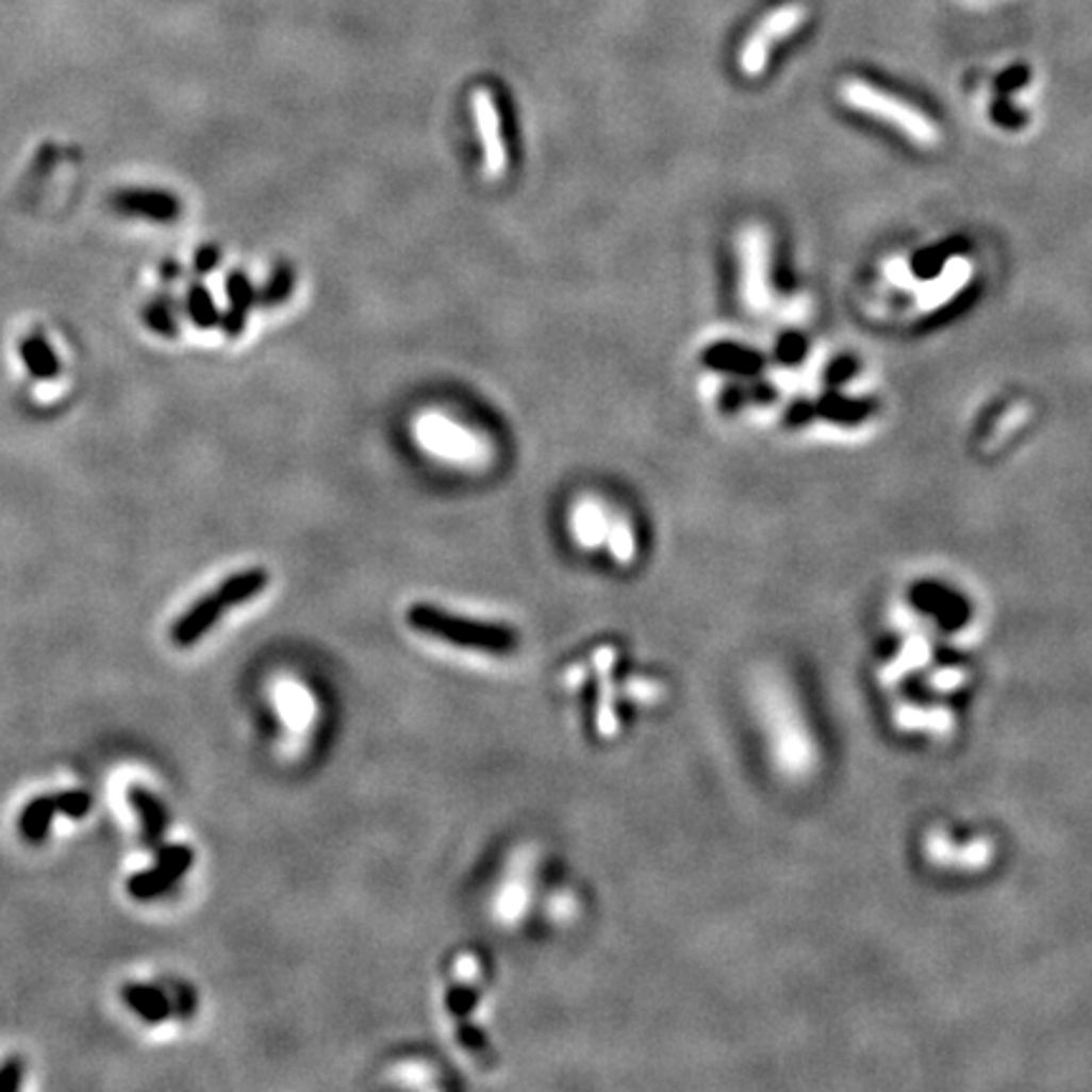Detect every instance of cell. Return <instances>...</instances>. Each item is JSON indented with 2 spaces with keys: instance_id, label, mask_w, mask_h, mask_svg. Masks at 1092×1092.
I'll return each mask as SVG.
<instances>
[{
  "instance_id": "obj_19",
  "label": "cell",
  "mask_w": 1092,
  "mask_h": 1092,
  "mask_svg": "<svg viewBox=\"0 0 1092 1092\" xmlns=\"http://www.w3.org/2000/svg\"><path fill=\"white\" fill-rule=\"evenodd\" d=\"M20 1082H23V1062L9 1060L0 1068V1092L18 1090Z\"/></svg>"
},
{
  "instance_id": "obj_14",
  "label": "cell",
  "mask_w": 1092,
  "mask_h": 1092,
  "mask_svg": "<svg viewBox=\"0 0 1092 1092\" xmlns=\"http://www.w3.org/2000/svg\"><path fill=\"white\" fill-rule=\"evenodd\" d=\"M268 584V572L266 569H246L238 572V575L228 577L226 582L218 586V595L226 599L228 607L248 602L255 595H261Z\"/></svg>"
},
{
  "instance_id": "obj_9",
  "label": "cell",
  "mask_w": 1092,
  "mask_h": 1092,
  "mask_svg": "<svg viewBox=\"0 0 1092 1092\" xmlns=\"http://www.w3.org/2000/svg\"><path fill=\"white\" fill-rule=\"evenodd\" d=\"M476 117L478 127H481L483 134V150H485V162H489V170L498 175L506 167V145L501 137V125H498L496 106L491 92H476Z\"/></svg>"
},
{
  "instance_id": "obj_5",
  "label": "cell",
  "mask_w": 1092,
  "mask_h": 1092,
  "mask_svg": "<svg viewBox=\"0 0 1092 1092\" xmlns=\"http://www.w3.org/2000/svg\"><path fill=\"white\" fill-rule=\"evenodd\" d=\"M741 261H744V301L751 312H764L772 303L768 288V248L761 228H748L741 235Z\"/></svg>"
},
{
  "instance_id": "obj_17",
  "label": "cell",
  "mask_w": 1092,
  "mask_h": 1092,
  "mask_svg": "<svg viewBox=\"0 0 1092 1092\" xmlns=\"http://www.w3.org/2000/svg\"><path fill=\"white\" fill-rule=\"evenodd\" d=\"M53 799H56V812L71 820L86 817L92 809V794L84 792V789H69V792L53 794Z\"/></svg>"
},
{
  "instance_id": "obj_8",
  "label": "cell",
  "mask_w": 1092,
  "mask_h": 1092,
  "mask_svg": "<svg viewBox=\"0 0 1092 1092\" xmlns=\"http://www.w3.org/2000/svg\"><path fill=\"white\" fill-rule=\"evenodd\" d=\"M417 433H420L423 443H428L430 450L435 453L450 456V458H476L478 445L474 437L463 430H458L456 425L441 420V417H428V420H420L417 425Z\"/></svg>"
},
{
  "instance_id": "obj_13",
  "label": "cell",
  "mask_w": 1092,
  "mask_h": 1092,
  "mask_svg": "<svg viewBox=\"0 0 1092 1092\" xmlns=\"http://www.w3.org/2000/svg\"><path fill=\"white\" fill-rule=\"evenodd\" d=\"M53 814H59L56 799L49 797V794H46V797L31 799L18 817V829L20 834H23V840L36 845V842H44L49 838Z\"/></svg>"
},
{
  "instance_id": "obj_21",
  "label": "cell",
  "mask_w": 1092,
  "mask_h": 1092,
  "mask_svg": "<svg viewBox=\"0 0 1092 1092\" xmlns=\"http://www.w3.org/2000/svg\"><path fill=\"white\" fill-rule=\"evenodd\" d=\"M220 261V251L215 246H202L198 255H195V271H198L200 276L211 274L215 266H218Z\"/></svg>"
},
{
  "instance_id": "obj_22",
  "label": "cell",
  "mask_w": 1092,
  "mask_h": 1092,
  "mask_svg": "<svg viewBox=\"0 0 1092 1092\" xmlns=\"http://www.w3.org/2000/svg\"><path fill=\"white\" fill-rule=\"evenodd\" d=\"M630 546H632V542H630V534H627V529H625V526H617V529H615V549H617V555L619 557H630Z\"/></svg>"
},
{
  "instance_id": "obj_15",
  "label": "cell",
  "mask_w": 1092,
  "mask_h": 1092,
  "mask_svg": "<svg viewBox=\"0 0 1092 1092\" xmlns=\"http://www.w3.org/2000/svg\"><path fill=\"white\" fill-rule=\"evenodd\" d=\"M294 286H296V271L288 266V263H279V266L271 271V276L266 279V283L259 288V294H255V303L263 309L281 307V303L294 294Z\"/></svg>"
},
{
  "instance_id": "obj_11",
  "label": "cell",
  "mask_w": 1092,
  "mask_h": 1092,
  "mask_svg": "<svg viewBox=\"0 0 1092 1092\" xmlns=\"http://www.w3.org/2000/svg\"><path fill=\"white\" fill-rule=\"evenodd\" d=\"M121 999L127 1002V1007H130L134 1014L150 1024L170 1020L172 1014L170 999H167L160 989L147 987V983H125V987H121Z\"/></svg>"
},
{
  "instance_id": "obj_18",
  "label": "cell",
  "mask_w": 1092,
  "mask_h": 1092,
  "mask_svg": "<svg viewBox=\"0 0 1092 1092\" xmlns=\"http://www.w3.org/2000/svg\"><path fill=\"white\" fill-rule=\"evenodd\" d=\"M445 1004H448V1011L456 1020H465V1016L476 1009L478 991L474 987H465V983H456V987L448 991V996H445Z\"/></svg>"
},
{
  "instance_id": "obj_16",
  "label": "cell",
  "mask_w": 1092,
  "mask_h": 1092,
  "mask_svg": "<svg viewBox=\"0 0 1092 1092\" xmlns=\"http://www.w3.org/2000/svg\"><path fill=\"white\" fill-rule=\"evenodd\" d=\"M187 312H191L195 327H200V329L220 327L218 307H215L211 292H208L202 283H193L191 292H187Z\"/></svg>"
},
{
  "instance_id": "obj_6",
  "label": "cell",
  "mask_w": 1092,
  "mask_h": 1092,
  "mask_svg": "<svg viewBox=\"0 0 1092 1092\" xmlns=\"http://www.w3.org/2000/svg\"><path fill=\"white\" fill-rule=\"evenodd\" d=\"M226 610H228V605H226V599L218 595V590H215L213 595L198 599V602H195L191 610H187L185 615H182L178 623L172 625V643L180 647L198 643V640L205 635V632L211 630L215 623H218V617Z\"/></svg>"
},
{
  "instance_id": "obj_23",
  "label": "cell",
  "mask_w": 1092,
  "mask_h": 1092,
  "mask_svg": "<svg viewBox=\"0 0 1092 1092\" xmlns=\"http://www.w3.org/2000/svg\"><path fill=\"white\" fill-rule=\"evenodd\" d=\"M888 274L893 276L895 281H898V286H910V283H913V279H910L908 271H906V266H903L900 261H895L893 266H888Z\"/></svg>"
},
{
  "instance_id": "obj_3",
  "label": "cell",
  "mask_w": 1092,
  "mask_h": 1092,
  "mask_svg": "<svg viewBox=\"0 0 1092 1092\" xmlns=\"http://www.w3.org/2000/svg\"><path fill=\"white\" fill-rule=\"evenodd\" d=\"M805 16L807 9L801 3L779 5L777 11L768 13V16L761 20L759 29L748 36L744 49H741V71H744L746 77H759V73L764 71L768 51L774 49V44L789 36V33L797 31L799 26L805 23Z\"/></svg>"
},
{
  "instance_id": "obj_10",
  "label": "cell",
  "mask_w": 1092,
  "mask_h": 1092,
  "mask_svg": "<svg viewBox=\"0 0 1092 1092\" xmlns=\"http://www.w3.org/2000/svg\"><path fill=\"white\" fill-rule=\"evenodd\" d=\"M226 292H228V301H231V307H228V312L222 314L220 327L228 336H241L243 332H246L248 314H251V309L255 307V292L251 286V279H248L246 274L233 271L226 279Z\"/></svg>"
},
{
  "instance_id": "obj_12",
  "label": "cell",
  "mask_w": 1092,
  "mask_h": 1092,
  "mask_svg": "<svg viewBox=\"0 0 1092 1092\" xmlns=\"http://www.w3.org/2000/svg\"><path fill=\"white\" fill-rule=\"evenodd\" d=\"M130 805L137 812L142 820V829H145V842L147 845H160L162 838L167 832V812L165 807L160 805V799L154 797L152 792H147L145 787L132 784L130 787Z\"/></svg>"
},
{
  "instance_id": "obj_1",
  "label": "cell",
  "mask_w": 1092,
  "mask_h": 1092,
  "mask_svg": "<svg viewBox=\"0 0 1092 1092\" xmlns=\"http://www.w3.org/2000/svg\"><path fill=\"white\" fill-rule=\"evenodd\" d=\"M408 623L417 632H423V635L458 647H468V650L489 652V656H509L518 647V635L511 627L450 615V612L437 610L435 605H413L408 610Z\"/></svg>"
},
{
  "instance_id": "obj_20",
  "label": "cell",
  "mask_w": 1092,
  "mask_h": 1092,
  "mask_svg": "<svg viewBox=\"0 0 1092 1092\" xmlns=\"http://www.w3.org/2000/svg\"><path fill=\"white\" fill-rule=\"evenodd\" d=\"M458 1040H461L470 1052L489 1049V1040H485L483 1031L478 1027H470V1024H465L463 1020L458 1024Z\"/></svg>"
},
{
  "instance_id": "obj_7",
  "label": "cell",
  "mask_w": 1092,
  "mask_h": 1092,
  "mask_svg": "<svg viewBox=\"0 0 1092 1092\" xmlns=\"http://www.w3.org/2000/svg\"><path fill=\"white\" fill-rule=\"evenodd\" d=\"M971 274H974V266H971L969 259H963V255H956V259H950L946 263V268H943L939 279H936L933 283H926V286L919 288V309L921 312H933V309H939L946 303L948 299H954L956 294L961 292L963 286H966V281L971 279Z\"/></svg>"
},
{
  "instance_id": "obj_2",
  "label": "cell",
  "mask_w": 1092,
  "mask_h": 1092,
  "mask_svg": "<svg viewBox=\"0 0 1092 1092\" xmlns=\"http://www.w3.org/2000/svg\"><path fill=\"white\" fill-rule=\"evenodd\" d=\"M840 94L842 99H845V104L890 121V125L898 127L903 134H908L910 139L919 142L921 147L939 145V127H936L926 114L915 110V106L906 104V101H900L898 97H890V94L875 89V86H870L865 81L858 79L845 81Z\"/></svg>"
},
{
  "instance_id": "obj_4",
  "label": "cell",
  "mask_w": 1092,
  "mask_h": 1092,
  "mask_svg": "<svg viewBox=\"0 0 1092 1092\" xmlns=\"http://www.w3.org/2000/svg\"><path fill=\"white\" fill-rule=\"evenodd\" d=\"M195 855L191 845H165L158 849V860L150 870L145 873L132 875L127 880V890H130L132 898L137 900H152L160 898L162 893H167L175 882H178L182 875L187 873L193 865Z\"/></svg>"
}]
</instances>
